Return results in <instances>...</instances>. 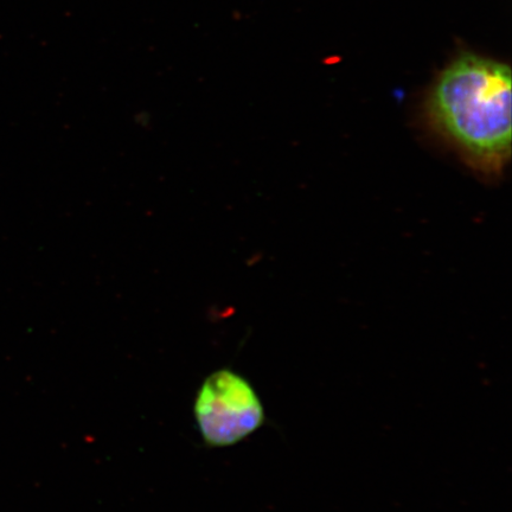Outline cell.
Listing matches in <instances>:
<instances>
[{
	"label": "cell",
	"instance_id": "obj_1",
	"mask_svg": "<svg viewBox=\"0 0 512 512\" xmlns=\"http://www.w3.org/2000/svg\"><path fill=\"white\" fill-rule=\"evenodd\" d=\"M428 121L473 168L498 174L511 156V70L463 53L441 72L427 98Z\"/></svg>",
	"mask_w": 512,
	"mask_h": 512
},
{
	"label": "cell",
	"instance_id": "obj_2",
	"mask_svg": "<svg viewBox=\"0 0 512 512\" xmlns=\"http://www.w3.org/2000/svg\"><path fill=\"white\" fill-rule=\"evenodd\" d=\"M194 412L198 430L211 447L238 444L265 421L264 406L251 383L229 369L215 371L202 383Z\"/></svg>",
	"mask_w": 512,
	"mask_h": 512
}]
</instances>
